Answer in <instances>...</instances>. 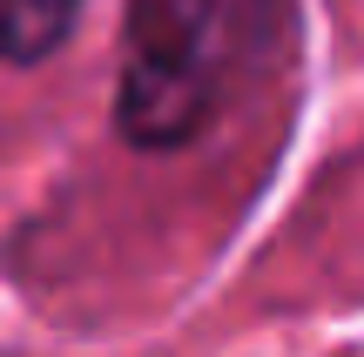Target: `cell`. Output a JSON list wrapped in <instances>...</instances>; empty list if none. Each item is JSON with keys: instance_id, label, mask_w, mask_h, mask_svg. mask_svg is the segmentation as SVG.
<instances>
[{"instance_id": "1", "label": "cell", "mask_w": 364, "mask_h": 357, "mask_svg": "<svg viewBox=\"0 0 364 357\" xmlns=\"http://www.w3.org/2000/svg\"><path fill=\"white\" fill-rule=\"evenodd\" d=\"M230 61V0H142L129 27V61L115 121L142 148H176L209 121Z\"/></svg>"}, {"instance_id": "2", "label": "cell", "mask_w": 364, "mask_h": 357, "mask_svg": "<svg viewBox=\"0 0 364 357\" xmlns=\"http://www.w3.org/2000/svg\"><path fill=\"white\" fill-rule=\"evenodd\" d=\"M81 0H0V61H41L75 27Z\"/></svg>"}]
</instances>
